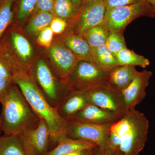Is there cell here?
Segmentation results:
<instances>
[{
    "label": "cell",
    "instance_id": "obj_3",
    "mask_svg": "<svg viewBox=\"0 0 155 155\" xmlns=\"http://www.w3.org/2000/svg\"><path fill=\"white\" fill-rule=\"evenodd\" d=\"M2 104V130L5 135H19L40 119L14 82L9 87Z\"/></svg>",
    "mask_w": 155,
    "mask_h": 155
},
{
    "label": "cell",
    "instance_id": "obj_10",
    "mask_svg": "<svg viewBox=\"0 0 155 155\" xmlns=\"http://www.w3.org/2000/svg\"><path fill=\"white\" fill-rule=\"evenodd\" d=\"M106 11L104 0L90 5H84L73 17L75 34H82L87 29L102 23Z\"/></svg>",
    "mask_w": 155,
    "mask_h": 155
},
{
    "label": "cell",
    "instance_id": "obj_20",
    "mask_svg": "<svg viewBox=\"0 0 155 155\" xmlns=\"http://www.w3.org/2000/svg\"><path fill=\"white\" fill-rule=\"evenodd\" d=\"M119 66L128 65L143 68L149 66L150 61L143 56L136 54L127 47L123 49L115 55Z\"/></svg>",
    "mask_w": 155,
    "mask_h": 155
},
{
    "label": "cell",
    "instance_id": "obj_2",
    "mask_svg": "<svg viewBox=\"0 0 155 155\" xmlns=\"http://www.w3.org/2000/svg\"><path fill=\"white\" fill-rule=\"evenodd\" d=\"M14 82L39 118L46 122L51 132L52 143H57L59 139L67 136L68 121L61 117L55 108L46 99L32 78L24 72L14 75Z\"/></svg>",
    "mask_w": 155,
    "mask_h": 155
},
{
    "label": "cell",
    "instance_id": "obj_1",
    "mask_svg": "<svg viewBox=\"0 0 155 155\" xmlns=\"http://www.w3.org/2000/svg\"><path fill=\"white\" fill-rule=\"evenodd\" d=\"M149 127L143 113L135 109L127 111L111 125L104 152L114 155L119 150L122 155H138L145 145Z\"/></svg>",
    "mask_w": 155,
    "mask_h": 155
},
{
    "label": "cell",
    "instance_id": "obj_19",
    "mask_svg": "<svg viewBox=\"0 0 155 155\" xmlns=\"http://www.w3.org/2000/svg\"><path fill=\"white\" fill-rule=\"evenodd\" d=\"M110 31L104 21L102 23L87 29L80 35L92 48L105 44Z\"/></svg>",
    "mask_w": 155,
    "mask_h": 155
},
{
    "label": "cell",
    "instance_id": "obj_7",
    "mask_svg": "<svg viewBox=\"0 0 155 155\" xmlns=\"http://www.w3.org/2000/svg\"><path fill=\"white\" fill-rule=\"evenodd\" d=\"M112 125H97L71 119L68 121L67 136L91 142L103 151L110 135Z\"/></svg>",
    "mask_w": 155,
    "mask_h": 155
},
{
    "label": "cell",
    "instance_id": "obj_36",
    "mask_svg": "<svg viewBox=\"0 0 155 155\" xmlns=\"http://www.w3.org/2000/svg\"><path fill=\"white\" fill-rule=\"evenodd\" d=\"M101 1H103V0H84L82 5H90V4H93V3Z\"/></svg>",
    "mask_w": 155,
    "mask_h": 155
},
{
    "label": "cell",
    "instance_id": "obj_26",
    "mask_svg": "<svg viewBox=\"0 0 155 155\" xmlns=\"http://www.w3.org/2000/svg\"><path fill=\"white\" fill-rule=\"evenodd\" d=\"M38 0H21L17 12V19L20 21L25 19L36 7Z\"/></svg>",
    "mask_w": 155,
    "mask_h": 155
},
{
    "label": "cell",
    "instance_id": "obj_15",
    "mask_svg": "<svg viewBox=\"0 0 155 155\" xmlns=\"http://www.w3.org/2000/svg\"><path fill=\"white\" fill-rule=\"evenodd\" d=\"M137 72L133 66H117L109 72V83L112 87L122 93L131 83Z\"/></svg>",
    "mask_w": 155,
    "mask_h": 155
},
{
    "label": "cell",
    "instance_id": "obj_4",
    "mask_svg": "<svg viewBox=\"0 0 155 155\" xmlns=\"http://www.w3.org/2000/svg\"><path fill=\"white\" fill-rule=\"evenodd\" d=\"M109 72L100 69L91 62L79 61L65 83L68 88L81 91L110 87L112 86L109 83Z\"/></svg>",
    "mask_w": 155,
    "mask_h": 155
},
{
    "label": "cell",
    "instance_id": "obj_41",
    "mask_svg": "<svg viewBox=\"0 0 155 155\" xmlns=\"http://www.w3.org/2000/svg\"><path fill=\"white\" fill-rule=\"evenodd\" d=\"M154 11L155 12V7H154Z\"/></svg>",
    "mask_w": 155,
    "mask_h": 155
},
{
    "label": "cell",
    "instance_id": "obj_22",
    "mask_svg": "<svg viewBox=\"0 0 155 155\" xmlns=\"http://www.w3.org/2000/svg\"><path fill=\"white\" fill-rule=\"evenodd\" d=\"M14 0H2L0 4V40L11 25L13 18Z\"/></svg>",
    "mask_w": 155,
    "mask_h": 155
},
{
    "label": "cell",
    "instance_id": "obj_24",
    "mask_svg": "<svg viewBox=\"0 0 155 155\" xmlns=\"http://www.w3.org/2000/svg\"><path fill=\"white\" fill-rule=\"evenodd\" d=\"M53 10L56 17L66 19L73 18L79 9L71 0H55Z\"/></svg>",
    "mask_w": 155,
    "mask_h": 155
},
{
    "label": "cell",
    "instance_id": "obj_6",
    "mask_svg": "<svg viewBox=\"0 0 155 155\" xmlns=\"http://www.w3.org/2000/svg\"><path fill=\"white\" fill-rule=\"evenodd\" d=\"M27 155H47L52 142L46 122L39 119L35 124L18 135Z\"/></svg>",
    "mask_w": 155,
    "mask_h": 155
},
{
    "label": "cell",
    "instance_id": "obj_29",
    "mask_svg": "<svg viewBox=\"0 0 155 155\" xmlns=\"http://www.w3.org/2000/svg\"><path fill=\"white\" fill-rule=\"evenodd\" d=\"M67 26L68 23L65 19L57 17L53 18L50 24V27L54 34H60L65 31Z\"/></svg>",
    "mask_w": 155,
    "mask_h": 155
},
{
    "label": "cell",
    "instance_id": "obj_11",
    "mask_svg": "<svg viewBox=\"0 0 155 155\" xmlns=\"http://www.w3.org/2000/svg\"><path fill=\"white\" fill-rule=\"evenodd\" d=\"M153 72L144 69L137 72L128 87L122 92L127 111L135 109L147 96L146 89L150 84Z\"/></svg>",
    "mask_w": 155,
    "mask_h": 155
},
{
    "label": "cell",
    "instance_id": "obj_12",
    "mask_svg": "<svg viewBox=\"0 0 155 155\" xmlns=\"http://www.w3.org/2000/svg\"><path fill=\"white\" fill-rule=\"evenodd\" d=\"M89 104L86 91L68 88L56 109L62 118L68 121Z\"/></svg>",
    "mask_w": 155,
    "mask_h": 155
},
{
    "label": "cell",
    "instance_id": "obj_23",
    "mask_svg": "<svg viewBox=\"0 0 155 155\" xmlns=\"http://www.w3.org/2000/svg\"><path fill=\"white\" fill-rule=\"evenodd\" d=\"M53 18V14L49 12H39L31 19L27 31L32 35L38 34L42 30L49 27Z\"/></svg>",
    "mask_w": 155,
    "mask_h": 155
},
{
    "label": "cell",
    "instance_id": "obj_21",
    "mask_svg": "<svg viewBox=\"0 0 155 155\" xmlns=\"http://www.w3.org/2000/svg\"><path fill=\"white\" fill-rule=\"evenodd\" d=\"M0 155H27L19 136H0Z\"/></svg>",
    "mask_w": 155,
    "mask_h": 155
},
{
    "label": "cell",
    "instance_id": "obj_17",
    "mask_svg": "<svg viewBox=\"0 0 155 155\" xmlns=\"http://www.w3.org/2000/svg\"><path fill=\"white\" fill-rule=\"evenodd\" d=\"M64 45L74 54L78 61L92 63L91 48L81 35L75 34L69 35L64 40Z\"/></svg>",
    "mask_w": 155,
    "mask_h": 155
},
{
    "label": "cell",
    "instance_id": "obj_39",
    "mask_svg": "<svg viewBox=\"0 0 155 155\" xmlns=\"http://www.w3.org/2000/svg\"><path fill=\"white\" fill-rule=\"evenodd\" d=\"M2 123H1V115H0V134H1V132H2Z\"/></svg>",
    "mask_w": 155,
    "mask_h": 155
},
{
    "label": "cell",
    "instance_id": "obj_8",
    "mask_svg": "<svg viewBox=\"0 0 155 155\" xmlns=\"http://www.w3.org/2000/svg\"><path fill=\"white\" fill-rule=\"evenodd\" d=\"M35 75L38 88L50 104L56 109L68 89L67 84L60 87L52 71L42 59L37 63Z\"/></svg>",
    "mask_w": 155,
    "mask_h": 155
},
{
    "label": "cell",
    "instance_id": "obj_16",
    "mask_svg": "<svg viewBox=\"0 0 155 155\" xmlns=\"http://www.w3.org/2000/svg\"><path fill=\"white\" fill-rule=\"evenodd\" d=\"M57 143V146L47 155H65L76 151L93 149L98 147L91 142L71 138L67 136L59 139Z\"/></svg>",
    "mask_w": 155,
    "mask_h": 155
},
{
    "label": "cell",
    "instance_id": "obj_9",
    "mask_svg": "<svg viewBox=\"0 0 155 155\" xmlns=\"http://www.w3.org/2000/svg\"><path fill=\"white\" fill-rule=\"evenodd\" d=\"M86 91L90 104L113 112L121 117L127 112L122 93L112 87H97Z\"/></svg>",
    "mask_w": 155,
    "mask_h": 155
},
{
    "label": "cell",
    "instance_id": "obj_34",
    "mask_svg": "<svg viewBox=\"0 0 155 155\" xmlns=\"http://www.w3.org/2000/svg\"><path fill=\"white\" fill-rule=\"evenodd\" d=\"M88 150H80L76 151L73 152L69 153L65 155H84Z\"/></svg>",
    "mask_w": 155,
    "mask_h": 155
},
{
    "label": "cell",
    "instance_id": "obj_5",
    "mask_svg": "<svg viewBox=\"0 0 155 155\" xmlns=\"http://www.w3.org/2000/svg\"><path fill=\"white\" fill-rule=\"evenodd\" d=\"M144 16L155 17L153 6L146 1L106 10L104 22L110 31H123L130 22Z\"/></svg>",
    "mask_w": 155,
    "mask_h": 155
},
{
    "label": "cell",
    "instance_id": "obj_40",
    "mask_svg": "<svg viewBox=\"0 0 155 155\" xmlns=\"http://www.w3.org/2000/svg\"><path fill=\"white\" fill-rule=\"evenodd\" d=\"M2 0H0V4H1V2H2Z\"/></svg>",
    "mask_w": 155,
    "mask_h": 155
},
{
    "label": "cell",
    "instance_id": "obj_13",
    "mask_svg": "<svg viewBox=\"0 0 155 155\" xmlns=\"http://www.w3.org/2000/svg\"><path fill=\"white\" fill-rule=\"evenodd\" d=\"M50 54L56 74L65 82L78 60L65 45L53 46L50 49Z\"/></svg>",
    "mask_w": 155,
    "mask_h": 155
},
{
    "label": "cell",
    "instance_id": "obj_35",
    "mask_svg": "<svg viewBox=\"0 0 155 155\" xmlns=\"http://www.w3.org/2000/svg\"><path fill=\"white\" fill-rule=\"evenodd\" d=\"M71 1L78 9H80L83 5L84 0H71Z\"/></svg>",
    "mask_w": 155,
    "mask_h": 155
},
{
    "label": "cell",
    "instance_id": "obj_31",
    "mask_svg": "<svg viewBox=\"0 0 155 155\" xmlns=\"http://www.w3.org/2000/svg\"><path fill=\"white\" fill-rule=\"evenodd\" d=\"M14 81L0 76V102L2 103L9 87Z\"/></svg>",
    "mask_w": 155,
    "mask_h": 155
},
{
    "label": "cell",
    "instance_id": "obj_38",
    "mask_svg": "<svg viewBox=\"0 0 155 155\" xmlns=\"http://www.w3.org/2000/svg\"><path fill=\"white\" fill-rule=\"evenodd\" d=\"M146 1L155 7V0H146Z\"/></svg>",
    "mask_w": 155,
    "mask_h": 155
},
{
    "label": "cell",
    "instance_id": "obj_14",
    "mask_svg": "<svg viewBox=\"0 0 155 155\" xmlns=\"http://www.w3.org/2000/svg\"><path fill=\"white\" fill-rule=\"evenodd\" d=\"M121 117L113 112L89 104L72 119L97 125L113 124Z\"/></svg>",
    "mask_w": 155,
    "mask_h": 155
},
{
    "label": "cell",
    "instance_id": "obj_27",
    "mask_svg": "<svg viewBox=\"0 0 155 155\" xmlns=\"http://www.w3.org/2000/svg\"><path fill=\"white\" fill-rule=\"evenodd\" d=\"M54 34L50 27L45 28L38 34V43L44 47L49 48L52 41Z\"/></svg>",
    "mask_w": 155,
    "mask_h": 155
},
{
    "label": "cell",
    "instance_id": "obj_30",
    "mask_svg": "<svg viewBox=\"0 0 155 155\" xmlns=\"http://www.w3.org/2000/svg\"><path fill=\"white\" fill-rule=\"evenodd\" d=\"M0 76L14 81V73L13 69L0 55Z\"/></svg>",
    "mask_w": 155,
    "mask_h": 155
},
{
    "label": "cell",
    "instance_id": "obj_37",
    "mask_svg": "<svg viewBox=\"0 0 155 155\" xmlns=\"http://www.w3.org/2000/svg\"><path fill=\"white\" fill-rule=\"evenodd\" d=\"M95 149L88 150L87 152L86 153H85L84 155H93V154L94 152Z\"/></svg>",
    "mask_w": 155,
    "mask_h": 155
},
{
    "label": "cell",
    "instance_id": "obj_18",
    "mask_svg": "<svg viewBox=\"0 0 155 155\" xmlns=\"http://www.w3.org/2000/svg\"><path fill=\"white\" fill-rule=\"evenodd\" d=\"M91 49L92 63L100 69L109 72L119 66L116 56L105 44L92 48Z\"/></svg>",
    "mask_w": 155,
    "mask_h": 155
},
{
    "label": "cell",
    "instance_id": "obj_32",
    "mask_svg": "<svg viewBox=\"0 0 155 155\" xmlns=\"http://www.w3.org/2000/svg\"><path fill=\"white\" fill-rule=\"evenodd\" d=\"M55 0H38L36 4L37 10L39 11L51 12L54 8Z\"/></svg>",
    "mask_w": 155,
    "mask_h": 155
},
{
    "label": "cell",
    "instance_id": "obj_28",
    "mask_svg": "<svg viewBox=\"0 0 155 155\" xmlns=\"http://www.w3.org/2000/svg\"><path fill=\"white\" fill-rule=\"evenodd\" d=\"M106 10L123 6L129 5L144 2L146 0H104Z\"/></svg>",
    "mask_w": 155,
    "mask_h": 155
},
{
    "label": "cell",
    "instance_id": "obj_33",
    "mask_svg": "<svg viewBox=\"0 0 155 155\" xmlns=\"http://www.w3.org/2000/svg\"><path fill=\"white\" fill-rule=\"evenodd\" d=\"M93 155H106L104 152L102 151L98 147H97L95 149ZM114 155H122V153L120 152V151L118 150V151Z\"/></svg>",
    "mask_w": 155,
    "mask_h": 155
},
{
    "label": "cell",
    "instance_id": "obj_25",
    "mask_svg": "<svg viewBox=\"0 0 155 155\" xmlns=\"http://www.w3.org/2000/svg\"><path fill=\"white\" fill-rule=\"evenodd\" d=\"M105 44L116 55L121 50L127 47L123 31H110Z\"/></svg>",
    "mask_w": 155,
    "mask_h": 155
}]
</instances>
